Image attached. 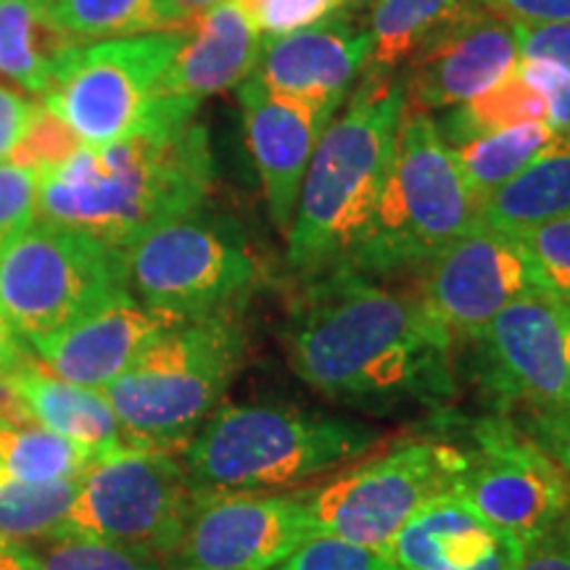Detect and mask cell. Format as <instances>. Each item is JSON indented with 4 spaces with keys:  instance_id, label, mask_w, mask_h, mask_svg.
Instances as JSON below:
<instances>
[{
    "instance_id": "cell-43",
    "label": "cell",
    "mask_w": 570,
    "mask_h": 570,
    "mask_svg": "<svg viewBox=\"0 0 570 570\" xmlns=\"http://www.w3.org/2000/svg\"><path fill=\"white\" fill-rule=\"evenodd\" d=\"M338 9H346V11H365V9H373L377 0H336Z\"/></svg>"
},
{
    "instance_id": "cell-26",
    "label": "cell",
    "mask_w": 570,
    "mask_h": 570,
    "mask_svg": "<svg viewBox=\"0 0 570 570\" xmlns=\"http://www.w3.org/2000/svg\"><path fill=\"white\" fill-rule=\"evenodd\" d=\"M560 140L566 138H560L547 122H525L449 146V151L458 161L468 188L481 204L483 198L497 194L502 185H508L512 177H518L531 161H537Z\"/></svg>"
},
{
    "instance_id": "cell-18",
    "label": "cell",
    "mask_w": 570,
    "mask_h": 570,
    "mask_svg": "<svg viewBox=\"0 0 570 570\" xmlns=\"http://www.w3.org/2000/svg\"><path fill=\"white\" fill-rule=\"evenodd\" d=\"M238 101L244 111L248 151L265 188L269 219L285 238L294 223L304 173L320 135L331 122L315 106L269 90L254 71L238 85Z\"/></svg>"
},
{
    "instance_id": "cell-12",
    "label": "cell",
    "mask_w": 570,
    "mask_h": 570,
    "mask_svg": "<svg viewBox=\"0 0 570 570\" xmlns=\"http://www.w3.org/2000/svg\"><path fill=\"white\" fill-rule=\"evenodd\" d=\"M183 40L185 30H164L69 48L42 104L82 146L125 138L151 117L156 85Z\"/></svg>"
},
{
    "instance_id": "cell-20",
    "label": "cell",
    "mask_w": 570,
    "mask_h": 570,
    "mask_svg": "<svg viewBox=\"0 0 570 570\" xmlns=\"http://www.w3.org/2000/svg\"><path fill=\"white\" fill-rule=\"evenodd\" d=\"M262 35L235 0H223L190 17L185 40L156 85V98L198 111L204 98L217 96L252 75Z\"/></svg>"
},
{
    "instance_id": "cell-23",
    "label": "cell",
    "mask_w": 570,
    "mask_h": 570,
    "mask_svg": "<svg viewBox=\"0 0 570 570\" xmlns=\"http://www.w3.org/2000/svg\"><path fill=\"white\" fill-rule=\"evenodd\" d=\"M80 46L42 0H0V77L30 96H46L69 48Z\"/></svg>"
},
{
    "instance_id": "cell-22",
    "label": "cell",
    "mask_w": 570,
    "mask_h": 570,
    "mask_svg": "<svg viewBox=\"0 0 570 570\" xmlns=\"http://www.w3.org/2000/svg\"><path fill=\"white\" fill-rule=\"evenodd\" d=\"M3 381L11 389L19 407L35 423L92 449L96 454H109L125 446H140L125 433L104 391L63 381L40 360H30L24 354Z\"/></svg>"
},
{
    "instance_id": "cell-2",
    "label": "cell",
    "mask_w": 570,
    "mask_h": 570,
    "mask_svg": "<svg viewBox=\"0 0 570 570\" xmlns=\"http://www.w3.org/2000/svg\"><path fill=\"white\" fill-rule=\"evenodd\" d=\"M212 180L206 127L154 106L140 130L80 146L40 175L38 214L125 252L156 227L202 212Z\"/></svg>"
},
{
    "instance_id": "cell-44",
    "label": "cell",
    "mask_w": 570,
    "mask_h": 570,
    "mask_svg": "<svg viewBox=\"0 0 570 570\" xmlns=\"http://www.w3.org/2000/svg\"><path fill=\"white\" fill-rule=\"evenodd\" d=\"M42 3H51V0H42Z\"/></svg>"
},
{
    "instance_id": "cell-1",
    "label": "cell",
    "mask_w": 570,
    "mask_h": 570,
    "mask_svg": "<svg viewBox=\"0 0 570 570\" xmlns=\"http://www.w3.org/2000/svg\"><path fill=\"white\" fill-rule=\"evenodd\" d=\"M283 341L304 386L370 415L441 410L458 389V341L420 298L346 267L302 281Z\"/></svg>"
},
{
    "instance_id": "cell-9",
    "label": "cell",
    "mask_w": 570,
    "mask_h": 570,
    "mask_svg": "<svg viewBox=\"0 0 570 570\" xmlns=\"http://www.w3.org/2000/svg\"><path fill=\"white\" fill-rule=\"evenodd\" d=\"M122 294V252L69 227L40 219L0 252V312L30 348Z\"/></svg>"
},
{
    "instance_id": "cell-29",
    "label": "cell",
    "mask_w": 570,
    "mask_h": 570,
    "mask_svg": "<svg viewBox=\"0 0 570 570\" xmlns=\"http://www.w3.org/2000/svg\"><path fill=\"white\" fill-rule=\"evenodd\" d=\"M77 483L80 479L30 483L0 468V541L21 544L59 537L75 502Z\"/></svg>"
},
{
    "instance_id": "cell-17",
    "label": "cell",
    "mask_w": 570,
    "mask_h": 570,
    "mask_svg": "<svg viewBox=\"0 0 570 570\" xmlns=\"http://www.w3.org/2000/svg\"><path fill=\"white\" fill-rule=\"evenodd\" d=\"M373 38L352 11H331L325 19L285 35H265L254 75L269 90L315 106L331 122L356 77L365 75Z\"/></svg>"
},
{
    "instance_id": "cell-34",
    "label": "cell",
    "mask_w": 570,
    "mask_h": 570,
    "mask_svg": "<svg viewBox=\"0 0 570 570\" xmlns=\"http://www.w3.org/2000/svg\"><path fill=\"white\" fill-rule=\"evenodd\" d=\"M38 180L32 169L0 164V252L38 217Z\"/></svg>"
},
{
    "instance_id": "cell-13",
    "label": "cell",
    "mask_w": 570,
    "mask_h": 570,
    "mask_svg": "<svg viewBox=\"0 0 570 570\" xmlns=\"http://www.w3.org/2000/svg\"><path fill=\"white\" fill-rule=\"evenodd\" d=\"M458 497L520 544L550 531L570 512V470L508 417L468 420L460 441Z\"/></svg>"
},
{
    "instance_id": "cell-30",
    "label": "cell",
    "mask_w": 570,
    "mask_h": 570,
    "mask_svg": "<svg viewBox=\"0 0 570 570\" xmlns=\"http://www.w3.org/2000/svg\"><path fill=\"white\" fill-rule=\"evenodd\" d=\"M3 550L17 570H164L159 560L146 554L80 537L21 541L3 544Z\"/></svg>"
},
{
    "instance_id": "cell-7",
    "label": "cell",
    "mask_w": 570,
    "mask_h": 570,
    "mask_svg": "<svg viewBox=\"0 0 570 570\" xmlns=\"http://www.w3.org/2000/svg\"><path fill=\"white\" fill-rule=\"evenodd\" d=\"M473 375L494 415L508 417L570 470V298H515L468 338Z\"/></svg>"
},
{
    "instance_id": "cell-16",
    "label": "cell",
    "mask_w": 570,
    "mask_h": 570,
    "mask_svg": "<svg viewBox=\"0 0 570 570\" xmlns=\"http://www.w3.org/2000/svg\"><path fill=\"white\" fill-rule=\"evenodd\" d=\"M407 63V106L425 114L449 111L515 75L520 67L515 24L470 6Z\"/></svg>"
},
{
    "instance_id": "cell-32",
    "label": "cell",
    "mask_w": 570,
    "mask_h": 570,
    "mask_svg": "<svg viewBox=\"0 0 570 570\" xmlns=\"http://www.w3.org/2000/svg\"><path fill=\"white\" fill-rule=\"evenodd\" d=\"M80 146V138H77V135L40 101L32 122L27 125L24 135L19 138L17 148H13L9 159L11 164H17V167L32 169V173L40 177L59 167L61 161H67Z\"/></svg>"
},
{
    "instance_id": "cell-37",
    "label": "cell",
    "mask_w": 570,
    "mask_h": 570,
    "mask_svg": "<svg viewBox=\"0 0 570 570\" xmlns=\"http://www.w3.org/2000/svg\"><path fill=\"white\" fill-rule=\"evenodd\" d=\"M520 61L552 63L570 77V21L560 24H515Z\"/></svg>"
},
{
    "instance_id": "cell-6",
    "label": "cell",
    "mask_w": 570,
    "mask_h": 570,
    "mask_svg": "<svg viewBox=\"0 0 570 570\" xmlns=\"http://www.w3.org/2000/svg\"><path fill=\"white\" fill-rule=\"evenodd\" d=\"M238 315L227 312L169 325L104 389L135 444L183 449L223 407L246 362V333Z\"/></svg>"
},
{
    "instance_id": "cell-36",
    "label": "cell",
    "mask_w": 570,
    "mask_h": 570,
    "mask_svg": "<svg viewBox=\"0 0 570 570\" xmlns=\"http://www.w3.org/2000/svg\"><path fill=\"white\" fill-rule=\"evenodd\" d=\"M518 71L544 96L547 125L560 138L570 140V77L552 63L541 61H520Z\"/></svg>"
},
{
    "instance_id": "cell-8",
    "label": "cell",
    "mask_w": 570,
    "mask_h": 570,
    "mask_svg": "<svg viewBox=\"0 0 570 570\" xmlns=\"http://www.w3.org/2000/svg\"><path fill=\"white\" fill-rule=\"evenodd\" d=\"M462 449L444 436H417L377 449L336 479L309 489L312 529L386 552L417 512L458 494Z\"/></svg>"
},
{
    "instance_id": "cell-40",
    "label": "cell",
    "mask_w": 570,
    "mask_h": 570,
    "mask_svg": "<svg viewBox=\"0 0 570 570\" xmlns=\"http://www.w3.org/2000/svg\"><path fill=\"white\" fill-rule=\"evenodd\" d=\"M40 101L24 98L19 90L0 85V164L9 159L27 125L32 122Z\"/></svg>"
},
{
    "instance_id": "cell-25",
    "label": "cell",
    "mask_w": 570,
    "mask_h": 570,
    "mask_svg": "<svg viewBox=\"0 0 570 570\" xmlns=\"http://www.w3.org/2000/svg\"><path fill=\"white\" fill-rule=\"evenodd\" d=\"M46 6L56 24L80 46L88 40L185 30L194 17L173 0H51Z\"/></svg>"
},
{
    "instance_id": "cell-41",
    "label": "cell",
    "mask_w": 570,
    "mask_h": 570,
    "mask_svg": "<svg viewBox=\"0 0 570 570\" xmlns=\"http://www.w3.org/2000/svg\"><path fill=\"white\" fill-rule=\"evenodd\" d=\"M24 356V348H21V338L13 333L9 320H6L3 312H0V377H6L13 367L19 365V360Z\"/></svg>"
},
{
    "instance_id": "cell-5",
    "label": "cell",
    "mask_w": 570,
    "mask_h": 570,
    "mask_svg": "<svg viewBox=\"0 0 570 570\" xmlns=\"http://www.w3.org/2000/svg\"><path fill=\"white\" fill-rule=\"evenodd\" d=\"M479 209L436 119L404 104L381 202L344 267L377 281L420 275L479 225Z\"/></svg>"
},
{
    "instance_id": "cell-21",
    "label": "cell",
    "mask_w": 570,
    "mask_h": 570,
    "mask_svg": "<svg viewBox=\"0 0 570 570\" xmlns=\"http://www.w3.org/2000/svg\"><path fill=\"white\" fill-rule=\"evenodd\" d=\"M520 547L452 494L417 512L386 552L399 570H515Z\"/></svg>"
},
{
    "instance_id": "cell-4",
    "label": "cell",
    "mask_w": 570,
    "mask_h": 570,
    "mask_svg": "<svg viewBox=\"0 0 570 570\" xmlns=\"http://www.w3.org/2000/svg\"><path fill=\"white\" fill-rule=\"evenodd\" d=\"M381 444V428L360 420L252 402L223 404L180 449V458L196 491H294L341 473Z\"/></svg>"
},
{
    "instance_id": "cell-11",
    "label": "cell",
    "mask_w": 570,
    "mask_h": 570,
    "mask_svg": "<svg viewBox=\"0 0 570 570\" xmlns=\"http://www.w3.org/2000/svg\"><path fill=\"white\" fill-rule=\"evenodd\" d=\"M194 502L196 489L175 449L125 446L85 470L59 537L106 541L164 566Z\"/></svg>"
},
{
    "instance_id": "cell-33",
    "label": "cell",
    "mask_w": 570,
    "mask_h": 570,
    "mask_svg": "<svg viewBox=\"0 0 570 570\" xmlns=\"http://www.w3.org/2000/svg\"><path fill=\"white\" fill-rule=\"evenodd\" d=\"M273 570H399V566L389 552L317 533Z\"/></svg>"
},
{
    "instance_id": "cell-15",
    "label": "cell",
    "mask_w": 570,
    "mask_h": 570,
    "mask_svg": "<svg viewBox=\"0 0 570 570\" xmlns=\"http://www.w3.org/2000/svg\"><path fill=\"white\" fill-rule=\"evenodd\" d=\"M515 233L473 225L417 275L415 296L454 341H468L515 298L537 291Z\"/></svg>"
},
{
    "instance_id": "cell-10",
    "label": "cell",
    "mask_w": 570,
    "mask_h": 570,
    "mask_svg": "<svg viewBox=\"0 0 570 570\" xmlns=\"http://www.w3.org/2000/svg\"><path fill=\"white\" fill-rule=\"evenodd\" d=\"M122 256L130 294L177 323L240 312L262 281L244 235L202 212L156 227Z\"/></svg>"
},
{
    "instance_id": "cell-42",
    "label": "cell",
    "mask_w": 570,
    "mask_h": 570,
    "mask_svg": "<svg viewBox=\"0 0 570 570\" xmlns=\"http://www.w3.org/2000/svg\"><path fill=\"white\" fill-rule=\"evenodd\" d=\"M173 3L183 6V9L190 11V13H198V11H204V9H212V6L223 3V0H173Z\"/></svg>"
},
{
    "instance_id": "cell-14",
    "label": "cell",
    "mask_w": 570,
    "mask_h": 570,
    "mask_svg": "<svg viewBox=\"0 0 570 570\" xmlns=\"http://www.w3.org/2000/svg\"><path fill=\"white\" fill-rule=\"evenodd\" d=\"M309 489L196 491L167 570H273L315 537Z\"/></svg>"
},
{
    "instance_id": "cell-24",
    "label": "cell",
    "mask_w": 570,
    "mask_h": 570,
    "mask_svg": "<svg viewBox=\"0 0 570 570\" xmlns=\"http://www.w3.org/2000/svg\"><path fill=\"white\" fill-rule=\"evenodd\" d=\"M566 217H570V140L541 154L497 194L483 198L479 209V223L508 233Z\"/></svg>"
},
{
    "instance_id": "cell-28",
    "label": "cell",
    "mask_w": 570,
    "mask_h": 570,
    "mask_svg": "<svg viewBox=\"0 0 570 570\" xmlns=\"http://www.w3.org/2000/svg\"><path fill=\"white\" fill-rule=\"evenodd\" d=\"M525 122H547V101L520 71H515L508 80L470 98L468 104L449 109L436 127L446 146H458V142Z\"/></svg>"
},
{
    "instance_id": "cell-38",
    "label": "cell",
    "mask_w": 570,
    "mask_h": 570,
    "mask_svg": "<svg viewBox=\"0 0 570 570\" xmlns=\"http://www.w3.org/2000/svg\"><path fill=\"white\" fill-rule=\"evenodd\" d=\"M515 570H570V512L550 531L520 547Z\"/></svg>"
},
{
    "instance_id": "cell-27",
    "label": "cell",
    "mask_w": 570,
    "mask_h": 570,
    "mask_svg": "<svg viewBox=\"0 0 570 570\" xmlns=\"http://www.w3.org/2000/svg\"><path fill=\"white\" fill-rule=\"evenodd\" d=\"M470 6L473 0H377L367 24L373 56L365 71H396Z\"/></svg>"
},
{
    "instance_id": "cell-19",
    "label": "cell",
    "mask_w": 570,
    "mask_h": 570,
    "mask_svg": "<svg viewBox=\"0 0 570 570\" xmlns=\"http://www.w3.org/2000/svg\"><path fill=\"white\" fill-rule=\"evenodd\" d=\"M175 323L177 320L142 306L132 294H122L35 344L32 352L63 381L104 391Z\"/></svg>"
},
{
    "instance_id": "cell-35",
    "label": "cell",
    "mask_w": 570,
    "mask_h": 570,
    "mask_svg": "<svg viewBox=\"0 0 570 570\" xmlns=\"http://www.w3.org/2000/svg\"><path fill=\"white\" fill-rule=\"evenodd\" d=\"M262 35H285L336 11V0H235Z\"/></svg>"
},
{
    "instance_id": "cell-31",
    "label": "cell",
    "mask_w": 570,
    "mask_h": 570,
    "mask_svg": "<svg viewBox=\"0 0 570 570\" xmlns=\"http://www.w3.org/2000/svg\"><path fill=\"white\" fill-rule=\"evenodd\" d=\"M529 254L541 291L570 298V217L515 233Z\"/></svg>"
},
{
    "instance_id": "cell-3",
    "label": "cell",
    "mask_w": 570,
    "mask_h": 570,
    "mask_svg": "<svg viewBox=\"0 0 570 570\" xmlns=\"http://www.w3.org/2000/svg\"><path fill=\"white\" fill-rule=\"evenodd\" d=\"M404 104V80L394 71H365L344 114L320 135L285 235L288 265L302 281L344 267L365 235L386 185Z\"/></svg>"
},
{
    "instance_id": "cell-39",
    "label": "cell",
    "mask_w": 570,
    "mask_h": 570,
    "mask_svg": "<svg viewBox=\"0 0 570 570\" xmlns=\"http://www.w3.org/2000/svg\"><path fill=\"white\" fill-rule=\"evenodd\" d=\"M479 9H487L512 24H560L570 21V0H473Z\"/></svg>"
}]
</instances>
